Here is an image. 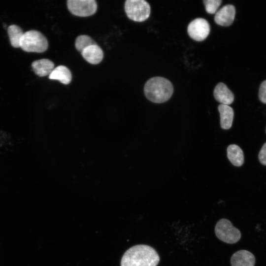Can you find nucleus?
<instances>
[{"mask_svg": "<svg viewBox=\"0 0 266 266\" xmlns=\"http://www.w3.org/2000/svg\"><path fill=\"white\" fill-rule=\"evenodd\" d=\"M160 257L152 247L144 244L134 245L122 256L121 266H157Z\"/></svg>", "mask_w": 266, "mask_h": 266, "instance_id": "nucleus-1", "label": "nucleus"}, {"mask_svg": "<svg viewBox=\"0 0 266 266\" xmlns=\"http://www.w3.org/2000/svg\"><path fill=\"white\" fill-rule=\"evenodd\" d=\"M144 92L145 97L155 103H163L168 100L173 92V87L167 79L154 77L145 83Z\"/></svg>", "mask_w": 266, "mask_h": 266, "instance_id": "nucleus-2", "label": "nucleus"}, {"mask_svg": "<svg viewBox=\"0 0 266 266\" xmlns=\"http://www.w3.org/2000/svg\"><path fill=\"white\" fill-rule=\"evenodd\" d=\"M46 37L40 32L30 30L24 33L20 47L27 52L42 53L48 48Z\"/></svg>", "mask_w": 266, "mask_h": 266, "instance_id": "nucleus-3", "label": "nucleus"}, {"mask_svg": "<svg viewBox=\"0 0 266 266\" xmlns=\"http://www.w3.org/2000/svg\"><path fill=\"white\" fill-rule=\"evenodd\" d=\"M125 10L130 19L141 22L149 18L151 9L149 3L144 0H127Z\"/></svg>", "mask_w": 266, "mask_h": 266, "instance_id": "nucleus-4", "label": "nucleus"}, {"mask_svg": "<svg viewBox=\"0 0 266 266\" xmlns=\"http://www.w3.org/2000/svg\"><path fill=\"white\" fill-rule=\"evenodd\" d=\"M215 233L220 240L229 244L238 242L241 238V233L227 219H221L215 227Z\"/></svg>", "mask_w": 266, "mask_h": 266, "instance_id": "nucleus-5", "label": "nucleus"}, {"mask_svg": "<svg viewBox=\"0 0 266 266\" xmlns=\"http://www.w3.org/2000/svg\"><path fill=\"white\" fill-rule=\"evenodd\" d=\"M67 6L71 14L80 17L91 16L97 10V3L95 0H68Z\"/></svg>", "mask_w": 266, "mask_h": 266, "instance_id": "nucleus-6", "label": "nucleus"}, {"mask_svg": "<svg viewBox=\"0 0 266 266\" xmlns=\"http://www.w3.org/2000/svg\"><path fill=\"white\" fill-rule=\"evenodd\" d=\"M188 33L193 39L201 41L208 35L210 32V25L207 21L203 18H196L188 25Z\"/></svg>", "mask_w": 266, "mask_h": 266, "instance_id": "nucleus-7", "label": "nucleus"}, {"mask_svg": "<svg viewBox=\"0 0 266 266\" xmlns=\"http://www.w3.org/2000/svg\"><path fill=\"white\" fill-rule=\"evenodd\" d=\"M235 15V8L232 4H227L216 12L214 21L220 26L227 27L232 25Z\"/></svg>", "mask_w": 266, "mask_h": 266, "instance_id": "nucleus-8", "label": "nucleus"}, {"mask_svg": "<svg viewBox=\"0 0 266 266\" xmlns=\"http://www.w3.org/2000/svg\"><path fill=\"white\" fill-rule=\"evenodd\" d=\"M255 258L250 252L241 250L235 252L231 259L232 266H254Z\"/></svg>", "mask_w": 266, "mask_h": 266, "instance_id": "nucleus-9", "label": "nucleus"}, {"mask_svg": "<svg viewBox=\"0 0 266 266\" xmlns=\"http://www.w3.org/2000/svg\"><path fill=\"white\" fill-rule=\"evenodd\" d=\"M213 95L217 101L222 104L229 105L234 100V95L227 85L222 82L219 83L215 87Z\"/></svg>", "mask_w": 266, "mask_h": 266, "instance_id": "nucleus-10", "label": "nucleus"}, {"mask_svg": "<svg viewBox=\"0 0 266 266\" xmlns=\"http://www.w3.org/2000/svg\"><path fill=\"white\" fill-rule=\"evenodd\" d=\"M81 54L87 62L93 65L99 64L103 58V51L97 44L86 48Z\"/></svg>", "mask_w": 266, "mask_h": 266, "instance_id": "nucleus-11", "label": "nucleus"}, {"mask_svg": "<svg viewBox=\"0 0 266 266\" xmlns=\"http://www.w3.org/2000/svg\"><path fill=\"white\" fill-rule=\"evenodd\" d=\"M32 66L34 73L40 77L49 75L55 68L54 63L48 59L34 61Z\"/></svg>", "mask_w": 266, "mask_h": 266, "instance_id": "nucleus-12", "label": "nucleus"}, {"mask_svg": "<svg viewBox=\"0 0 266 266\" xmlns=\"http://www.w3.org/2000/svg\"><path fill=\"white\" fill-rule=\"evenodd\" d=\"M220 115V125L222 129L228 130L231 128L233 119L234 112L229 105L220 104L218 107Z\"/></svg>", "mask_w": 266, "mask_h": 266, "instance_id": "nucleus-13", "label": "nucleus"}, {"mask_svg": "<svg viewBox=\"0 0 266 266\" xmlns=\"http://www.w3.org/2000/svg\"><path fill=\"white\" fill-rule=\"evenodd\" d=\"M51 80L59 81L61 83L67 85L71 81L72 75L70 70L65 66H59L55 67L49 75Z\"/></svg>", "mask_w": 266, "mask_h": 266, "instance_id": "nucleus-14", "label": "nucleus"}, {"mask_svg": "<svg viewBox=\"0 0 266 266\" xmlns=\"http://www.w3.org/2000/svg\"><path fill=\"white\" fill-rule=\"evenodd\" d=\"M227 156L234 166H240L244 163V154L242 149L237 145L231 144L227 148Z\"/></svg>", "mask_w": 266, "mask_h": 266, "instance_id": "nucleus-15", "label": "nucleus"}, {"mask_svg": "<svg viewBox=\"0 0 266 266\" xmlns=\"http://www.w3.org/2000/svg\"><path fill=\"white\" fill-rule=\"evenodd\" d=\"M7 33L11 45L15 48H19L24 33L20 27L16 25L9 26Z\"/></svg>", "mask_w": 266, "mask_h": 266, "instance_id": "nucleus-16", "label": "nucleus"}, {"mask_svg": "<svg viewBox=\"0 0 266 266\" xmlns=\"http://www.w3.org/2000/svg\"><path fill=\"white\" fill-rule=\"evenodd\" d=\"M97 43L92 38L87 35H80L77 37L75 41V48L80 53L88 46Z\"/></svg>", "mask_w": 266, "mask_h": 266, "instance_id": "nucleus-17", "label": "nucleus"}, {"mask_svg": "<svg viewBox=\"0 0 266 266\" xmlns=\"http://www.w3.org/2000/svg\"><path fill=\"white\" fill-rule=\"evenodd\" d=\"M221 2V0H204L206 11L209 14L215 13Z\"/></svg>", "mask_w": 266, "mask_h": 266, "instance_id": "nucleus-18", "label": "nucleus"}, {"mask_svg": "<svg viewBox=\"0 0 266 266\" xmlns=\"http://www.w3.org/2000/svg\"><path fill=\"white\" fill-rule=\"evenodd\" d=\"M259 98L262 102L266 104V80L263 81L260 85Z\"/></svg>", "mask_w": 266, "mask_h": 266, "instance_id": "nucleus-19", "label": "nucleus"}, {"mask_svg": "<svg viewBox=\"0 0 266 266\" xmlns=\"http://www.w3.org/2000/svg\"><path fill=\"white\" fill-rule=\"evenodd\" d=\"M259 160L260 163L266 166V142L264 143L261 148L258 156Z\"/></svg>", "mask_w": 266, "mask_h": 266, "instance_id": "nucleus-20", "label": "nucleus"}, {"mask_svg": "<svg viewBox=\"0 0 266 266\" xmlns=\"http://www.w3.org/2000/svg\"></svg>", "mask_w": 266, "mask_h": 266, "instance_id": "nucleus-21", "label": "nucleus"}]
</instances>
